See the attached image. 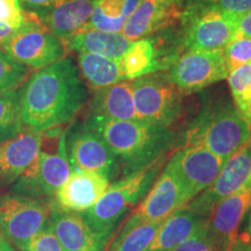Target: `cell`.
I'll return each mask as SVG.
<instances>
[{"mask_svg":"<svg viewBox=\"0 0 251 251\" xmlns=\"http://www.w3.org/2000/svg\"><path fill=\"white\" fill-rule=\"evenodd\" d=\"M51 203L20 193L0 196V233L12 246L26 251L34 237L48 227Z\"/></svg>","mask_w":251,"mask_h":251,"instance_id":"7","label":"cell"},{"mask_svg":"<svg viewBox=\"0 0 251 251\" xmlns=\"http://www.w3.org/2000/svg\"><path fill=\"white\" fill-rule=\"evenodd\" d=\"M65 49L80 52H89L105 56L112 59H120L129 48V41L122 33H106L99 30H84L63 41Z\"/></svg>","mask_w":251,"mask_h":251,"instance_id":"24","label":"cell"},{"mask_svg":"<svg viewBox=\"0 0 251 251\" xmlns=\"http://www.w3.org/2000/svg\"><path fill=\"white\" fill-rule=\"evenodd\" d=\"M248 236L250 238V242H251V211L249 213V220H248Z\"/></svg>","mask_w":251,"mask_h":251,"instance_id":"42","label":"cell"},{"mask_svg":"<svg viewBox=\"0 0 251 251\" xmlns=\"http://www.w3.org/2000/svg\"><path fill=\"white\" fill-rule=\"evenodd\" d=\"M97 0H55L34 12L50 33L65 41L79 33L89 23Z\"/></svg>","mask_w":251,"mask_h":251,"instance_id":"20","label":"cell"},{"mask_svg":"<svg viewBox=\"0 0 251 251\" xmlns=\"http://www.w3.org/2000/svg\"><path fill=\"white\" fill-rule=\"evenodd\" d=\"M26 251H65L58 242L57 237L52 233V230L48 227L43 229L40 234L31 240Z\"/></svg>","mask_w":251,"mask_h":251,"instance_id":"34","label":"cell"},{"mask_svg":"<svg viewBox=\"0 0 251 251\" xmlns=\"http://www.w3.org/2000/svg\"><path fill=\"white\" fill-rule=\"evenodd\" d=\"M48 226L65 251H103L109 241L94 230L83 213L63 211L52 203Z\"/></svg>","mask_w":251,"mask_h":251,"instance_id":"18","label":"cell"},{"mask_svg":"<svg viewBox=\"0 0 251 251\" xmlns=\"http://www.w3.org/2000/svg\"><path fill=\"white\" fill-rule=\"evenodd\" d=\"M30 69L20 64L0 49V92L19 89L27 80Z\"/></svg>","mask_w":251,"mask_h":251,"instance_id":"29","label":"cell"},{"mask_svg":"<svg viewBox=\"0 0 251 251\" xmlns=\"http://www.w3.org/2000/svg\"><path fill=\"white\" fill-rule=\"evenodd\" d=\"M237 34L243 36L251 37V11L248 13L241 15L240 20H238Z\"/></svg>","mask_w":251,"mask_h":251,"instance_id":"36","label":"cell"},{"mask_svg":"<svg viewBox=\"0 0 251 251\" xmlns=\"http://www.w3.org/2000/svg\"><path fill=\"white\" fill-rule=\"evenodd\" d=\"M0 251H15L12 243L0 233Z\"/></svg>","mask_w":251,"mask_h":251,"instance_id":"41","label":"cell"},{"mask_svg":"<svg viewBox=\"0 0 251 251\" xmlns=\"http://www.w3.org/2000/svg\"><path fill=\"white\" fill-rule=\"evenodd\" d=\"M229 71L222 50L185 51L168 68L169 80L183 93H194L226 79Z\"/></svg>","mask_w":251,"mask_h":251,"instance_id":"10","label":"cell"},{"mask_svg":"<svg viewBox=\"0 0 251 251\" xmlns=\"http://www.w3.org/2000/svg\"><path fill=\"white\" fill-rule=\"evenodd\" d=\"M251 211V186L222 199L207 215V229L216 251H229Z\"/></svg>","mask_w":251,"mask_h":251,"instance_id":"15","label":"cell"},{"mask_svg":"<svg viewBox=\"0 0 251 251\" xmlns=\"http://www.w3.org/2000/svg\"><path fill=\"white\" fill-rule=\"evenodd\" d=\"M207 216L180 207L163 220L147 251H169L196 233L205 224Z\"/></svg>","mask_w":251,"mask_h":251,"instance_id":"23","label":"cell"},{"mask_svg":"<svg viewBox=\"0 0 251 251\" xmlns=\"http://www.w3.org/2000/svg\"><path fill=\"white\" fill-rule=\"evenodd\" d=\"M141 0H125V12L124 17L127 19L129 15L133 13V11L136 8V6L140 4Z\"/></svg>","mask_w":251,"mask_h":251,"instance_id":"40","label":"cell"},{"mask_svg":"<svg viewBox=\"0 0 251 251\" xmlns=\"http://www.w3.org/2000/svg\"><path fill=\"white\" fill-rule=\"evenodd\" d=\"M21 89L0 92V142L20 133L24 125L20 114Z\"/></svg>","mask_w":251,"mask_h":251,"instance_id":"26","label":"cell"},{"mask_svg":"<svg viewBox=\"0 0 251 251\" xmlns=\"http://www.w3.org/2000/svg\"><path fill=\"white\" fill-rule=\"evenodd\" d=\"M23 1H25L26 4L30 6L31 7L30 11H35V9L47 7V6L52 4L55 0H23Z\"/></svg>","mask_w":251,"mask_h":251,"instance_id":"39","label":"cell"},{"mask_svg":"<svg viewBox=\"0 0 251 251\" xmlns=\"http://www.w3.org/2000/svg\"><path fill=\"white\" fill-rule=\"evenodd\" d=\"M183 206H185L183 188L171 169L165 164L148 193L131 212L125 225L121 226L118 234H124L141 224L163 221Z\"/></svg>","mask_w":251,"mask_h":251,"instance_id":"13","label":"cell"},{"mask_svg":"<svg viewBox=\"0 0 251 251\" xmlns=\"http://www.w3.org/2000/svg\"><path fill=\"white\" fill-rule=\"evenodd\" d=\"M228 71L251 63V37L237 34L222 50Z\"/></svg>","mask_w":251,"mask_h":251,"instance_id":"30","label":"cell"},{"mask_svg":"<svg viewBox=\"0 0 251 251\" xmlns=\"http://www.w3.org/2000/svg\"><path fill=\"white\" fill-rule=\"evenodd\" d=\"M78 70L93 92L125 80L118 59L101 55L89 52L78 54Z\"/></svg>","mask_w":251,"mask_h":251,"instance_id":"25","label":"cell"},{"mask_svg":"<svg viewBox=\"0 0 251 251\" xmlns=\"http://www.w3.org/2000/svg\"><path fill=\"white\" fill-rule=\"evenodd\" d=\"M169 251H216L207 229V220L192 236Z\"/></svg>","mask_w":251,"mask_h":251,"instance_id":"31","label":"cell"},{"mask_svg":"<svg viewBox=\"0 0 251 251\" xmlns=\"http://www.w3.org/2000/svg\"><path fill=\"white\" fill-rule=\"evenodd\" d=\"M136 119L171 128L183 113L184 93L166 75L151 74L133 80Z\"/></svg>","mask_w":251,"mask_h":251,"instance_id":"8","label":"cell"},{"mask_svg":"<svg viewBox=\"0 0 251 251\" xmlns=\"http://www.w3.org/2000/svg\"><path fill=\"white\" fill-rule=\"evenodd\" d=\"M109 185L111 180L100 174L72 170L51 203L63 211L83 213L98 201Z\"/></svg>","mask_w":251,"mask_h":251,"instance_id":"19","label":"cell"},{"mask_svg":"<svg viewBox=\"0 0 251 251\" xmlns=\"http://www.w3.org/2000/svg\"><path fill=\"white\" fill-rule=\"evenodd\" d=\"M240 17L212 6L186 2L179 21L180 48L185 51L224 50L237 35Z\"/></svg>","mask_w":251,"mask_h":251,"instance_id":"5","label":"cell"},{"mask_svg":"<svg viewBox=\"0 0 251 251\" xmlns=\"http://www.w3.org/2000/svg\"><path fill=\"white\" fill-rule=\"evenodd\" d=\"M224 164L219 156L197 146H181L166 163L181 185L185 205L211 186Z\"/></svg>","mask_w":251,"mask_h":251,"instance_id":"9","label":"cell"},{"mask_svg":"<svg viewBox=\"0 0 251 251\" xmlns=\"http://www.w3.org/2000/svg\"><path fill=\"white\" fill-rule=\"evenodd\" d=\"M229 251H251V242L248 234L241 235L235 238L233 246Z\"/></svg>","mask_w":251,"mask_h":251,"instance_id":"37","label":"cell"},{"mask_svg":"<svg viewBox=\"0 0 251 251\" xmlns=\"http://www.w3.org/2000/svg\"><path fill=\"white\" fill-rule=\"evenodd\" d=\"M250 140V125L234 102L220 99L203 103L187 125L181 146L201 147L226 162Z\"/></svg>","mask_w":251,"mask_h":251,"instance_id":"3","label":"cell"},{"mask_svg":"<svg viewBox=\"0 0 251 251\" xmlns=\"http://www.w3.org/2000/svg\"><path fill=\"white\" fill-rule=\"evenodd\" d=\"M85 124L101 136L117 156L121 178L168 157L177 141L171 128L140 120H114L90 115Z\"/></svg>","mask_w":251,"mask_h":251,"instance_id":"2","label":"cell"},{"mask_svg":"<svg viewBox=\"0 0 251 251\" xmlns=\"http://www.w3.org/2000/svg\"><path fill=\"white\" fill-rule=\"evenodd\" d=\"M67 152V134L59 137L58 151L49 153L41 150L36 174V190L39 198L51 203L56 192L71 174Z\"/></svg>","mask_w":251,"mask_h":251,"instance_id":"21","label":"cell"},{"mask_svg":"<svg viewBox=\"0 0 251 251\" xmlns=\"http://www.w3.org/2000/svg\"><path fill=\"white\" fill-rule=\"evenodd\" d=\"M26 11L21 7L20 0H0V21L19 28L25 20Z\"/></svg>","mask_w":251,"mask_h":251,"instance_id":"33","label":"cell"},{"mask_svg":"<svg viewBox=\"0 0 251 251\" xmlns=\"http://www.w3.org/2000/svg\"><path fill=\"white\" fill-rule=\"evenodd\" d=\"M43 133L24 126L20 133L0 142V186L15 183L39 159Z\"/></svg>","mask_w":251,"mask_h":251,"instance_id":"17","label":"cell"},{"mask_svg":"<svg viewBox=\"0 0 251 251\" xmlns=\"http://www.w3.org/2000/svg\"><path fill=\"white\" fill-rule=\"evenodd\" d=\"M90 115L114 120H137L133 80H122L96 91L90 102Z\"/></svg>","mask_w":251,"mask_h":251,"instance_id":"22","label":"cell"},{"mask_svg":"<svg viewBox=\"0 0 251 251\" xmlns=\"http://www.w3.org/2000/svg\"><path fill=\"white\" fill-rule=\"evenodd\" d=\"M251 186V140L225 162L211 186L184 207L200 216H207L222 199Z\"/></svg>","mask_w":251,"mask_h":251,"instance_id":"12","label":"cell"},{"mask_svg":"<svg viewBox=\"0 0 251 251\" xmlns=\"http://www.w3.org/2000/svg\"><path fill=\"white\" fill-rule=\"evenodd\" d=\"M227 79L235 107L251 127V63L229 72Z\"/></svg>","mask_w":251,"mask_h":251,"instance_id":"27","label":"cell"},{"mask_svg":"<svg viewBox=\"0 0 251 251\" xmlns=\"http://www.w3.org/2000/svg\"><path fill=\"white\" fill-rule=\"evenodd\" d=\"M166 158L168 157L111 184L98 201L83 212V215L97 233L111 238L119 222L148 193L165 165Z\"/></svg>","mask_w":251,"mask_h":251,"instance_id":"4","label":"cell"},{"mask_svg":"<svg viewBox=\"0 0 251 251\" xmlns=\"http://www.w3.org/2000/svg\"><path fill=\"white\" fill-rule=\"evenodd\" d=\"M164 37L148 36L133 41L119 59L125 80H135L161 70H168L171 63L179 55L175 50H168Z\"/></svg>","mask_w":251,"mask_h":251,"instance_id":"16","label":"cell"},{"mask_svg":"<svg viewBox=\"0 0 251 251\" xmlns=\"http://www.w3.org/2000/svg\"><path fill=\"white\" fill-rule=\"evenodd\" d=\"M15 29H17V27L13 26V25L0 21V45L4 43L14 33Z\"/></svg>","mask_w":251,"mask_h":251,"instance_id":"38","label":"cell"},{"mask_svg":"<svg viewBox=\"0 0 251 251\" xmlns=\"http://www.w3.org/2000/svg\"><path fill=\"white\" fill-rule=\"evenodd\" d=\"M186 2L212 6L235 15H243L251 11V0H186Z\"/></svg>","mask_w":251,"mask_h":251,"instance_id":"32","label":"cell"},{"mask_svg":"<svg viewBox=\"0 0 251 251\" xmlns=\"http://www.w3.org/2000/svg\"><path fill=\"white\" fill-rule=\"evenodd\" d=\"M87 100V90L74 61L63 57L36 70L20 92L21 122L40 131L74 120Z\"/></svg>","mask_w":251,"mask_h":251,"instance_id":"1","label":"cell"},{"mask_svg":"<svg viewBox=\"0 0 251 251\" xmlns=\"http://www.w3.org/2000/svg\"><path fill=\"white\" fill-rule=\"evenodd\" d=\"M186 0H141L127 18L122 34L128 40L144 39L179 24Z\"/></svg>","mask_w":251,"mask_h":251,"instance_id":"14","label":"cell"},{"mask_svg":"<svg viewBox=\"0 0 251 251\" xmlns=\"http://www.w3.org/2000/svg\"><path fill=\"white\" fill-rule=\"evenodd\" d=\"M125 0H97L94 7L98 9L103 17L108 19H120L125 18Z\"/></svg>","mask_w":251,"mask_h":251,"instance_id":"35","label":"cell"},{"mask_svg":"<svg viewBox=\"0 0 251 251\" xmlns=\"http://www.w3.org/2000/svg\"><path fill=\"white\" fill-rule=\"evenodd\" d=\"M67 152L74 170L100 174L114 180L121 175L117 156L101 136L85 122L77 126L67 137Z\"/></svg>","mask_w":251,"mask_h":251,"instance_id":"11","label":"cell"},{"mask_svg":"<svg viewBox=\"0 0 251 251\" xmlns=\"http://www.w3.org/2000/svg\"><path fill=\"white\" fill-rule=\"evenodd\" d=\"M162 222L141 224L124 234H118L107 251H147Z\"/></svg>","mask_w":251,"mask_h":251,"instance_id":"28","label":"cell"},{"mask_svg":"<svg viewBox=\"0 0 251 251\" xmlns=\"http://www.w3.org/2000/svg\"><path fill=\"white\" fill-rule=\"evenodd\" d=\"M0 47L9 57L30 70H40L65 57L67 52L62 41L31 11H26L23 25Z\"/></svg>","mask_w":251,"mask_h":251,"instance_id":"6","label":"cell"}]
</instances>
